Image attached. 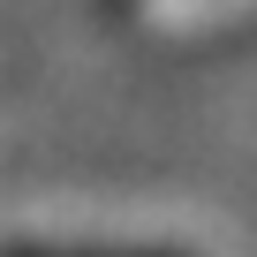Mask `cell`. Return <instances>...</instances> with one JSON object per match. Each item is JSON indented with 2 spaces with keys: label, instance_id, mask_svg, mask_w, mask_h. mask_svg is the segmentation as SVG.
<instances>
[{
  "label": "cell",
  "instance_id": "obj_1",
  "mask_svg": "<svg viewBox=\"0 0 257 257\" xmlns=\"http://www.w3.org/2000/svg\"><path fill=\"white\" fill-rule=\"evenodd\" d=\"M0 257H182V249H144V242H16Z\"/></svg>",
  "mask_w": 257,
  "mask_h": 257
}]
</instances>
